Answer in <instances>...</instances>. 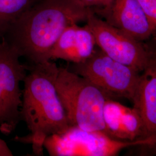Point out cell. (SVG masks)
<instances>
[{
  "label": "cell",
  "mask_w": 156,
  "mask_h": 156,
  "mask_svg": "<svg viewBox=\"0 0 156 156\" xmlns=\"http://www.w3.org/2000/svg\"><path fill=\"white\" fill-rule=\"evenodd\" d=\"M93 12L73 0H39L13 22L2 37L32 64L50 60L57 41L69 25L86 21Z\"/></svg>",
  "instance_id": "1"
},
{
  "label": "cell",
  "mask_w": 156,
  "mask_h": 156,
  "mask_svg": "<svg viewBox=\"0 0 156 156\" xmlns=\"http://www.w3.org/2000/svg\"><path fill=\"white\" fill-rule=\"evenodd\" d=\"M58 69L50 60L32 64L23 80L20 119L30 134L15 139L31 144L35 155H44V144L48 136L62 133L71 126L56 90Z\"/></svg>",
  "instance_id": "2"
},
{
  "label": "cell",
  "mask_w": 156,
  "mask_h": 156,
  "mask_svg": "<svg viewBox=\"0 0 156 156\" xmlns=\"http://www.w3.org/2000/svg\"><path fill=\"white\" fill-rule=\"evenodd\" d=\"M55 85L70 126L105 132L103 113L106 101L112 98L109 95L66 68L58 67Z\"/></svg>",
  "instance_id": "3"
},
{
  "label": "cell",
  "mask_w": 156,
  "mask_h": 156,
  "mask_svg": "<svg viewBox=\"0 0 156 156\" xmlns=\"http://www.w3.org/2000/svg\"><path fill=\"white\" fill-rule=\"evenodd\" d=\"M155 145L156 136L120 140L104 131H87L71 126L62 133L48 136L44 147L51 156H114L130 147Z\"/></svg>",
  "instance_id": "4"
},
{
  "label": "cell",
  "mask_w": 156,
  "mask_h": 156,
  "mask_svg": "<svg viewBox=\"0 0 156 156\" xmlns=\"http://www.w3.org/2000/svg\"><path fill=\"white\" fill-rule=\"evenodd\" d=\"M87 79L111 98L124 97L132 100L140 81L138 71L112 59L100 49L82 63L68 68Z\"/></svg>",
  "instance_id": "5"
},
{
  "label": "cell",
  "mask_w": 156,
  "mask_h": 156,
  "mask_svg": "<svg viewBox=\"0 0 156 156\" xmlns=\"http://www.w3.org/2000/svg\"><path fill=\"white\" fill-rule=\"evenodd\" d=\"M20 55L3 38L0 39V131L8 135L21 121L22 90L20 84L28 67L20 61Z\"/></svg>",
  "instance_id": "6"
},
{
  "label": "cell",
  "mask_w": 156,
  "mask_h": 156,
  "mask_svg": "<svg viewBox=\"0 0 156 156\" xmlns=\"http://www.w3.org/2000/svg\"><path fill=\"white\" fill-rule=\"evenodd\" d=\"M86 25L94 37L96 45L112 59L139 73L145 71L151 64L152 58L140 41L95 16L94 13L90 14Z\"/></svg>",
  "instance_id": "7"
},
{
  "label": "cell",
  "mask_w": 156,
  "mask_h": 156,
  "mask_svg": "<svg viewBox=\"0 0 156 156\" xmlns=\"http://www.w3.org/2000/svg\"><path fill=\"white\" fill-rule=\"evenodd\" d=\"M101 13L106 22L139 41L148 39L156 31V26L137 0H115Z\"/></svg>",
  "instance_id": "8"
},
{
  "label": "cell",
  "mask_w": 156,
  "mask_h": 156,
  "mask_svg": "<svg viewBox=\"0 0 156 156\" xmlns=\"http://www.w3.org/2000/svg\"><path fill=\"white\" fill-rule=\"evenodd\" d=\"M105 133L115 140L132 141L147 137L142 119L133 108L109 98L104 108Z\"/></svg>",
  "instance_id": "9"
},
{
  "label": "cell",
  "mask_w": 156,
  "mask_h": 156,
  "mask_svg": "<svg viewBox=\"0 0 156 156\" xmlns=\"http://www.w3.org/2000/svg\"><path fill=\"white\" fill-rule=\"evenodd\" d=\"M94 37L86 24L69 25L62 33L50 54V60L62 59L73 64L82 63L94 53Z\"/></svg>",
  "instance_id": "10"
},
{
  "label": "cell",
  "mask_w": 156,
  "mask_h": 156,
  "mask_svg": "<svg viewBox=\"0 0 156 156\" xmlns=\"http://www.w3.org/2000/svg\"><path fill=\"white\" fill-rule=\"evenodd\" d=\"M131 101L142 119L146 136H156V58H152L140 75Z\"/></svg>",
  "instance_id": "11"
},
{
  "label": "cell",
  "mask_w": 156,
  "mask_h": 156,
  "mask_svg": "<svg viewBox=\"0 0 156 156\" xmlns=\"http://www.w3.org/2000/svg\"><path fill=\"white\" fill-rule=\"evenodd\" d=\"M39 0H0V39L12 24Z\"/></svg>",
  "instance_id": "12"
},
{
  "label": "cell",
  "mask_w": 156,
  "mask_h": 156,
  "mask_svg": "<svg viewBox=\"0 0 156 156\" xmlns=\"http://www.w3.org/2000/svg\"><path fill=\"white\" fill-rule=\"evenodd\" d=\"M77 5L85 9L93 12V9H99L101 12L108 8L115 0H73Z\"/></svg>",
  "instance_id": "13"
},
{
  "label": "cell",
  "mask_w": 156,
  "mask_h": 156,
  "mask_svg": "<svg viewBox=\"0 0 156 156\" xmlns=\"http://www.w3.org/2000/svg\"><path fill=\"white\" fill-rule=\"evenodd\" d=\"M137 1L156 27V0H137Z\"/></svg>",
  "instance_id": "14"
},
{
  "label": "cell",
  "mask_w": 156,
  "mask_h": 156,
  "mask_svg": "<svg viewBox=\"0 0 156 156\" xmlns=\"http://www.w3.org/2000/svg\"><path fill=\"white\" fill-rule=\"evenodd\" d=\"M13 153L5 142L0 138V156H12Z\"/></svg>",
  "instance_id": "15"
}]
</instances>
